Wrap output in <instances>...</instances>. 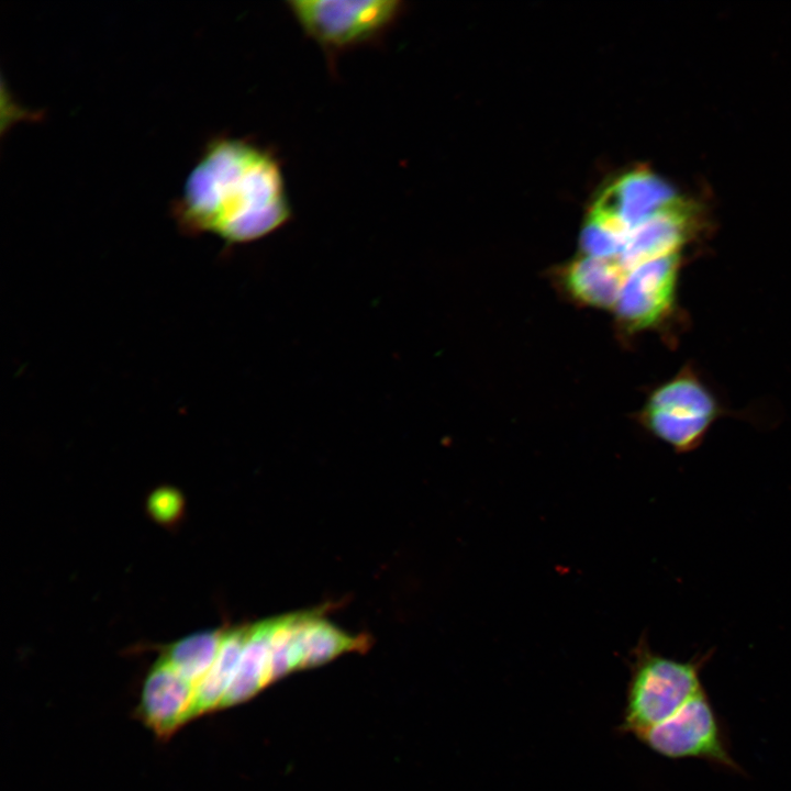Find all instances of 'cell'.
<instances>
[{
	"instance_id": "6da1fadb",
	"label": "cell",
	"mask_w": 791,
	"mask_h": 791,
	"mask_svg": "<svg viewBox=\"0 0 791 791\" xmlns=\"http://www.w3.org/2000/svg\"><path fill=\"white\" fill-rule=\"evenodd\" d=\"M291 212L277 158L250 141L224 136L207 143L172 207L185 234L211 233L231 245L271 234Z\"/></svg>"
},
{
	"instance_id": "7a4b0ae2",
	"label": "cell",
	"mask_w": 791,
	"mask_h": 791,
	"mask_svg": "<svg viewBox=\"0 0 791 791\" xmlns=\"http://www.w3.org/2000/svg\"><path fill=\"white\" fill-rule=\"evenodd\" d=\"M706 658L679 661L654 653L643 637L632 653L625 706L619 731L636 737L675 714L703 690Z\"/></svg>"
},
{
	"instance_id": "3957f363",
	"label": "cell",
	"mask_w": 791,
	"mask_h": 791,
	"mask_svg": "<svg viewBox=\"0 0 791 791\" xmlns=\"http://www.w3.org/2000/svg\"><path fill=\"white\" fill-rule=\"evenodd\" d=\"M722 408L692 368H682L647 399L640 422L655 437L677 453L701 445Z\"/></svg>"
},
{
	"instance_id": "277c9868",
	"label": "cell",
	"mask_w": 791,
	"mask_h": 791,
	"mask_svg": "<svg viewBox=\"0 0 791 791\" xmlns=\"http://www.w3.org/2000/svg\"><path fill=\"white\" fill-rule=\"evenodd\" d=\"M287 5L304 33L327 53L378 40L403 10L397 0H291Z\"/></svg>"
},
{
	"instance_id": "5b68a950",
	"label": "cell",
	"mask_w": 791,
	"mask_h": 791,
	"mask_svg": "<svg viewBox=\"0 0 791 791\" xmlns=\"http://www.w3.org/2000/svg\"><path fill=\"white\" fill-rule=\"evenodd\" d=\"M681 252L634 267L626 276L615 304L616 316L627 332L659 327L677 310Z\"/></svg>"
},
{
	"instance_id": "8992f818",
	"label": "cell",
	"mask_w": 791,
	"mask_h": 791,
	"mask_svg": "<svg viewBox=\"0 0 791 791\" xmlns=\"http://www.w3.org/2000/svg\"><path fill=\"white\" fill-rule=\"evenodd\" d=\"M637 738L668 758L699 757L736 767L724 745L716 715L704 690Z\"/></svg>"
},
{
	"instance_id": "52a82bcc",
	"label": "cell",
	"mask_w": 791,
	"mask_h": 791,
	"mask_svg": "<svg viewBox=\"0 0 791 791\" xmlns=\"http://www.w3.org/2000/svg\"><path fill=\"white\" fill-rule=\"evenodd\" d=\"M680 203L675 189L661 178L635 170L608 187L590 213L630 232L654 214Z\"/></svg>"
},
{
	"instance_id": "ba28073f",
	"label": "cell",
	"mask_w": 791,
	"mask_h": 791,
	"mask_svg": "<svg viewBox=\"0 0 791 791\" xmlns=\"http://www.w3.org/2000/svg\"><path fill=\"white\" fill-rule=\"evenodd\" d=\"M194 693V686L159 658L144 681L136 713L158 738L167 739L192 720Z\"/></svg>"
},
{
	"instance_id": "9c48e42d",
	"label": "cell",
	"mask_w": 791,
	"mask_h": 791,
	"mask_svg": "<svg viewBox=\"0 0 791 791\" xmlns=\"http://www.w3.org/2000/svg\"><path fill=\"white\" fill-rule=\"evenodd\" d=\"M694 220L684 202L654 214L630 231L617 261L628 272L645 261L681 252L693 237Z\"/></svg>"
},
{
	"instance_id": "30bf717a",
	"label": "cell",
	"mask_w": 791,
	"mask_h": 791,
	"mask_svg": "<svg viewBox=\"0 0 791 791\" xmlns=\"http://www.w3.org/2000/svg\"><path fill=\"white\" fill-rule=\"evenodd\" d=\"M367 636H352L322 619L319 610L302 612L290 651L292 670L311 668L345 651L366 650Z\"/></svg>"
},
{
	"instance_id": "8fae6325",
	"label": "cell",
	"mask_w": 791,
	"mask_h": 791,
	"mask_svg": "<svg viewBox=\"0 0 791 791\" xmlns=\"http://www.w3.org/2000/svg\"><path fill=\"white\" fill-rule=\"evenodd\" d=\"M627 271L616 258L579 257L560 272L564 290L579 303L592 308H615Z\"/></svg>"
},
{
	"instance_id": "7c38bea8",
	"label": "cell",
	"mask_w": 791,
	"mask_h": 791,
	"mask_svg": "<svg viewBox=\"0 0 791 791\" xmlns=\"http://www.w3.org/2000/svg\"><path fill=\"white\" fill-rule=\"evenodd\" d=\"M271 628L272 619L250 625L236 670L220 709L242 703L268 686Z\"/></svg>"
},
{
	"instance_id": "4fadbf2b",
	"label": "cell",
	"mask_w": 791,
	"mask_h": 791,
	"mask_svg": "<svg viewBox=\"0 0 791 791\" xmlns=\"http://www.w3.org/2000/svg\"><path fill=\"white\" fill-rule=\"evenodd\" d=\"M250 625L224 630L222 644L210 670L196 686L192 718L221 708L241 658Z\"/></svg>"
},
{
	"instance_id": "5bb4252c",
	"label": "cell",
	"mask_w": 791,
	"mask_h": 791,
	"mask_svg": "<svg viewBox=\"0 0 791 791\" xmlns=\"http://www.w3.org/2000/svg\"><path fill=\"white\" fill-rule=\"evenodd\" d=\"M224 630L199 632L160 650V659L167 662L194 688L213 665L220 650Z\"/></svg>"
},
{
	"instance_id": "9a60e30c",
	"label": "cell",
	"mask_w": 791,
	"mask_h": 791,
	"mask_svg": "<svg viewBox=\"0 0 791 791\" xmlns=\"http://www.w3.org/2000/svg\"><path fill=\"white\" fill-rule=\"evenodd\" d=\"M628 231L589 214L581 234L580 247L586 256L617 258L625 248Z\"/></svg>"
},
{
	"instance_id": "2e32d148",
	"label": "cell",
	"mask_w": 791,
	"mask_h": 791,
	"mask_svg": "<svg viewBox=\"0 0 791 791\" xmlns=\"http://www.w3.org/2000/svg\"><path fill=\"white\" fill-rule=\"evenodd\" d=\"M302 612L272 619L268 684L292 670L290 651Z\"/></svg>"
},
{
	"instance_id": "e0dca14e",
	"label": "cell",
	"mask_w": 791,
	"mask_h": 791,
	"mask_svg": "<svg viewBox=\"0 0 791 791\" xmlns=\"http://www.w3.org/2000/svg\"><path fill=\"white\" fill-rule=\"evenodd\" d=\"M183 509L182 494L170 487L155 490L147 500V511L151 517L164 525L175 524L182 516Z\"/></svg>"
}]
</instances>
